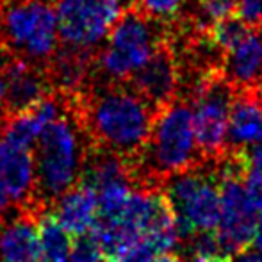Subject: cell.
I'll return each instance as SVG.
<instances>
[{"mask_svg": "<svg viewBox=\"0 0 262 262\" xmlns=\"http://www.w3.org/2000/svg\"><path fill=\"white\" fill-rule=\"evenodd\" d=\"M189 262H230L228 257H214V259H204V257H194Z\"/></svg>", "mask_w": 262, "mask_h": 262, "instance_id": "1f68e13d", "label": "cell"}, {"mask_svg": "<svg viewBox=\"0 0 262 262\" xmlns=\"http://www.w3.org/2000/svg\"><path fill=\"white\" fill-rule=\"evenodd\" d=\"M187 0H136V9L152 18L154 21H166L179 16Z\"/></svg>", "mask_w": 262, "mask_h": 262, "instance_id": "44dd1931", "label": "cell"}, {"mask_svg": "<svg viewBox=\"0 0 262 262\" xmlns=\"http://www.w3.org/2000/svg\"><path fill=\"white\" fill-rule=\"evenodd\" d=\"M243 182H245L246 196H248L253 210L262 214V169L248 168Z\"/></svg>", "mask_w": 262, "mask_h": 262, "instance_id": "603a6c76", "label": "cell"}, {"mask_svg": "<svg viewBox=\"0 0 262 262\" xmlns=\"http://www.w3.org/2000/svg\"><path fill=\"white\" fill-rule=\"evenodd\" d=\"M235 262H262V255L260 253H246V252H243V253H239L237 255V259H235Z\"/></svg>", "mask_w": 262, "mask_h": 262, "instance_id": "f546056e", "label": "cell"}, {"mask_svg": "<svg viewBox=\"0 0 262 262\" xmlns=\"http://www.w3.org/2000/svg\"><path fill=\"white\" fill-rule=\"evenodd\" d=\"M9 205H11V196H9V193H7V189H6L2 173H0V220H2L4 214L9 210Z\"/></svg>", "mask_w": 262, "mask_h": 262, "instance_id": "83f0119b", "label": "cell"}, {"mask_svg": "<svg viewBox=\"0 0 262 262\" xmlns=\"http://www.w3.org/2000/svg\"><path fill=\"white\" fill-rule=\"evenodd\" d=\"M7 116V77L6 61L0 62V118Z\"/></svg>", "mask_w": 262, "mask_h": 262, "instance_id": "484cf974", "label": "cell"}, {"mask_svg": "<svg viewBox=\"0 0 262 262\" xmlns=\"http://www.w3.org/2000/svg\"><path fill=\"white\" fill-rule=\"evenodd\" d=\"M154 262H182V259H180L179 255H175V253H161V255L156 257V260Z\"/></svg>", "mask_w": 262, "mask_h": 262, "instance_id": "4dcf8cb0", "label": "cell"}, {"mask_svg": "<svg viewBox=\"0 0 262 262\" xmlns=\"http://www.w3.org/2000/svg\"><path fill=\"white\" fill-rule=\"evenodd\" d=\"M91 55L88 50L68 49L59 50L49 62L47 79L59 93L75 95L80 91L88 73H90Z\"/></svg>", "mask_w": 262, "mask_h": 262, "instance_id": "ac0fdd59", "label": "cell"}, {"mask_svg": "<svg viewBox=\"0 0 262 262\" xmlns=\"http://www.w3.org/2000/svg\"><path fill=\"white\" fill-rule=\"evenodd\" d=\"M235 93L217 68L198 77L191 90L194 134L205 162H217L227 154L228 118Z\"/></svg>", "mask_w": 262, "mask_h": 262, "instance_id": "ba28073f", "label": "cell"}, {"mask_svg": "<svg viewBox=\"0 0 262 262\" xmlns=\"http://www.w3.org/2000/svg\"><path fill=\"white\" fill-rule=\"evenodd\" d=\"M7 77V118L29 109L49 93V79L38 66L21 57H9L6 61Z\"/></svg>", "mask_w": 262, "mask_h": 262, "instance_id": "5bb4252c", "label": "cell"}, {"mask_svg": "<svg viewBox=\"0 0 262 262\" xmlns=\"http://www.w3.org/2000/svg\"><path fill=\"white\" fill-rule=\"evenodd\" d=\"M54 205V216L73 237L91 232L98 223L97 191L86 182L75 184Z\"/></svg>", "mask_w": 262, "mask_h": 262, "instance_id": "e0dca14e", "label": "cell"}, {"mask_svg": "<svg viewBox=\"0 0 262 262\" xmlns=\"http://www.w3.org/2000/svg\"><path fill=\"white\" fill-rule=\"evenodd\" d=\"M55 14L64 47L91 52L121 18L123 0H57Z\"/></svg>", "mask_w": 262, "mask_h": 262, "instance_id": "9c48e42d", "label": "cell"}, {"mask_svg": "<svg viewBox=\"0 0 262 262\" xmlns=\"http://www.w3.org/2000/svg\"><path fill=\"white\" fill-rule=\"evenodd\" d=\"M38 234L43 262H72L73 235L59 223L54 212L38 214Z\"/></svg>", "mask_w": 262, "mask_h": 262, "instance_id": "d6986e66", "label": "cell"}, {"mask_svg": "<svg viewBox=\"0 0 262 262\" xmlns=\"http://www.w3.org/2000/svg\"><path fill=\"white\" fill-rule=\"evenodd\" d=\"M204 162L194 134L193 107L173 100L156 113L148 143L130 169L134 179L164 182Z\"/></svg>", "mask_w": 262, "mask_h": 262, "instance_id": "3957f363", "label": "cell"}, {"mask_svg": "<svg viewBox=\"0 0 262 262\" xmlns=\"http://www.w3.org/2000/svg\"><path fill=\"white\" fill-rule=\"evenodd\" d=\"M132 90L156 111L175 100L179 90V68L171 50L161 45L148 62L130 79Z\"/></svg>", "mask_w": 262, "mask_h": 262, "instance_id": "7c38bea8", "label": "cell"}, {"mask_svg": "<svg viewBox=\"0 0 262 262\" xmlns=\"http://www.w3.org/2000/svg\"><path fill=\"white\" fill-rule=\"evenodd\" d=\"M262 141L260 91H237L228 118L227 152L245 154Z\"/></svg>", "mask_w": 262, "mask_h": 262, "instance_id": "4fadbf2b", "label": "cell"}, {"mask_svg": "<svg viewBox=\"0 0 262 262\" xmlns=\"http://www.w3.org/2000/svg\"><path fill=\"white\" fill-rule=\"evenodd\" d=\"M161 45L156 21L139 9L127 11L105 38V47L98 55L100 73L113 84L130 80Z\"/></svg>", "mask_w": 262, "mask_h": 262, "instance_id": "52a82bcc", "label": "cell"}, {"mask_svg": "<svg viewBox=\"0 0 262 262\" xmlns=\"http://www.w3.org/2000/svg\"><path fill=\"white\" fill-rule=\"evenodd\" d=\"M75 109L91 143L136 164L152 134L156 113L134 90L113 84L77 98Z\"/></svg>", "mask_w": 262, "mask_h": 262, "instance_id": "6da1fadb", "label": "cell"}, {"mask_svg": "<svg viewBox=\"0 0 262 262\" xmlns=\"http://www.w3.org/2000/svg\"><path fill=\"white\" fill-rule=\"evenodd\" d=\"M0 38L32 64L50 62L61 39L55 6L49 0H0Z\"/></svg>", "mask_w": 262, "mask_h": 262, "instance_id": "277c9868", "label": "cell"}, {"mask_svg": "<svg viewBox=\"0 0 262 262\" xmlns=\"http://www.w3.org/2000/svg\"><path fill=\"white\" fill-rule=\"evenodd\" d=\"M217 70L235 91H262V27H250L225 50Z\"/></svg>", "mask_w": 262, "mask_h": 262, "instance_id": "30bf717a", "label": "cell"}, {"mask_svg": "<svg viewBox=\"0 0 262 262\" xmlns=\"http://www.w3.org/2000/svg\"><path fill=\"white\" fill-rule=\"evenodd\" d=\"M235 16L248 27H262V0H239Z\"/></svg>", "mask_w": 262, "mask_h": 262, "instance_id": "cb8c5ba5", "label": "cell"}, {"mask_svg": "<svg viewBox=\"0 0 262 262\" xmlns=\"http://www.w3.org/2000/svg\"><path fill=\"white\" fill-rule=\"evenodd\" d=\"M253 248H255L257 253L262 255V216L260 220H257V225H255V232H253V241H252Z\"/></svg>", "mask_w": 262, "mask_h": 262, "instance_id": "f1b7e54d", "label": "cell"}, {"mask_svg": "<svg viewBox=\"0 0 262 262\" xmlns=\"http://www.w3.org/2000/svg\"><path fill=\"white\" fill-rule=\"evenodd\" d=\"M72 262H107L100 241L93 230L73 237Z\"/></svg>", "mask_w": 262, "mask_h": 262, "instance_id": "ffe728a7", "label": "cell"}, {"mask_svg": "<svg viewBox=\"0 0 262 262\" xmlns=\"http://www.w3.org/2000/svg\"><path fill=\"white\" fill-rule=\"evenodd\" d=\"M0 173L11 202L20 207L27 205V212H43L36 204V161L31 148L0 138Z\"/></svg>", "mask_w": 262, "mask_h": 262, "instance_id": "8fae6325", "label": "cell"}, {"mask_svg": "<svg viewBox=\"0 0 262 262\" xmlns=\"http://www.w3.org/2000/svg\"><path fill=\"white\" fill-rule=\"evenodd\" d=\"M239 0H200L202 16L205 20V27L216 20L235 14Z\"/></svg>", "mask_w": 262, "mask_h": 262, "instance_id": "7402d4cb", "label": "cell"}, {"mask_svg": "<svg viewBox=\"0 0 262 262\" xmlns=\"http://www.w3.org/2000/svg\"><path fill=\"white\" fill-rule=\"evenodd\" d=\"M62 109L64 105L59 98H55L54 95H47L38 104L7 118L0 138L7 139L16 146L32 150L43 130L64 113Z\"/></svg>", "mask_w": 262, "mask_h": 262, "instance_id": "9a60e30c", "label": "cell"}, {"mask_svg": "<svg viewBox=\"0 0 262 262\" xmlns=\"http://www.w3.org/2000/svg\"><path fill=\"white\" fill-rule=\"evenodd\" d=\"M260 95H262V91H260Z\"/></svg>", "mask_w": 262, "mask_h": 262, "instance_id": "d6a6232c", "label": "cell"}, {"mask_svg": "<svg viewBox=\"0 0 262 262\" xmlns=\"http://www.w3.org/2000/svg\"><path fill=\"white\" fill-rule=\"evenodd\" d=\"M86 128L73 105L49 125L36 143V204H55L66 191L80 182L88 148Z\"/></svg>", "mask_w": 262, "mask_h": 262, "instance_id": "7a4b0ae2", "label": "cell"}, {"mask_svg": "<svg viewBox=\"0 0 262 262\" xmlns=\"http://www.w3.org/2000/svg\"><path fill=\"white\" fill-rule=\"evenodd\" d=\"M157 255V250L148 241L141 239L132 248H128L116 262H154Z\"/></svg>", "mask_w": 262, "mask_h": 262, "instance_id": "d4e9b609", "label": "cell"}, {"mask_svg": "<svg viewBox=\"0 0 262 262\" xmlns=\"http://www.w3.org/2000/svg\"><path fill=\"white\" fill-rule=\"evenodd\" d=\"M246 156V161H248V166L250 168H255V169H262V141L257 143L255 146L245 152Z\"/></svg>", "mask_w": 262, "mask_h": 262, "instance_id": "4316f807", "label": "cell"}, {"mask_svg": "<svg viewBox=\"0 0 262 262\" xmlns=\"http://www.w3.org/2000/svg\"><path fill=\"white\" fill-rule=\"evenodd\" d=\"M0 262H43L38 214L25 210L13 220H0Z\"/></svg>", "mask_w": 262, "mask_h": 262, "instance_id": "2e32d148", "label": "cell"}, {"mask_svg": "<svg viewBox=\"0 0 262 262\" xmlns=\"http://www.w3.org/2000/svg\"><path fill=\"white\" fill-rule=\"evenodd\" d=\"M204 164L164 180L162 191L177 214L180 239L212 232L220 223V173L216 162L210 169Z\"/></svg>", "mask_w": 262, "mask_h": 262, "instance_id": "5b68a950", "label": "cell"}, {"mask_svg": "<svg viewBox=\"0 0 262 262\" xmlns=\"http://www.w3.org/2000/svg\"><path fill=\"white\" fill-rule=\"evenodd\" d=\"M220 173V223L216 234L227 257L246 252L255 232V210L250 204L245 189L248 161L245 154L227 152L216 162Z\"/></svg>", "mask_w": 262, "mask_h": 262, "instance_id": "8992f818", "label": "cell"}]
</instances>
